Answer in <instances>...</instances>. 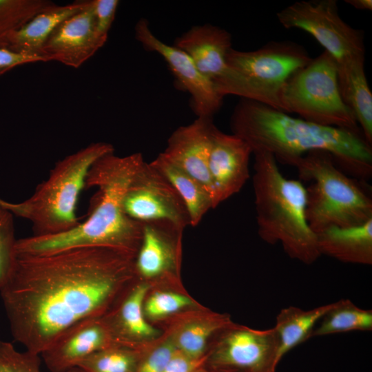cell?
<instances>
[{"label":"cell","instance_id":"cell-25","mask_svg":"<svg viewBox=\"0 0 372 372\" xmlns=\"http://www.w3.org/2000/svg\"><path fill=\"white\" fill-rule=\"evenodd\" d=\"M136 363L132 351L113 345L88 356L76 367L83 372H136Z\"/></svg>","mask_w":372,"mask_h":372},{"label":"cell","instance_id":"cell-1","mask_svg":"<svg viewBox=\"0 0 372 372\" xmlns=\"http://www.w3.org/2000/svg\"><path fill=\"white\" fill-rule=\"evenodd\" d=\"M135 254L87 247L30 256L15 254L0 289L12 336L41 355L65 330L101 316L132 276Z\"/></svg>","mask_w":372,"mask_h":372},{"label":"cell","instance_id":"cell-37","mask_svg":"<svg viewBox=\"0 0 372 372\" xmlns=\"http://www.w3.org/2000/svg\"><path fill=\"white\" fill-rule=\"evenodd\" d=\"M66 372H83V371L79 367H74L67 371Z\"/></svg>","mask_w":372,"mask_h":372},{"label":"cell","instance_id":"cell-30","mask_svg":"<svg viewBox=\"0 0 372 372\" xmlns=\"http://www.w3.org/2000/svg\"><path fill=\"white\" fill-rule=\"evenodd\" d=\"M192 303L188 297L182 294L156 292L145 302L144 312L150 318H157L174 313Z\"/></svg>","mask_w":372,"mask_h":372},{"label":"cell","instance_id":"cell-24","mask_svg":"<svg viewBox=\"0 0 372 372\" xmlns=\"http://www.w3.org/2000/svg\"><path fill=\"white\" fill-rule=\"evenodd\" d=\"M313 329L311 337L354 331H371L372 311L357 307L348 299L333 302L332 308Z\"/></svg>","mask_w":372,"mask_h":372},{"label":"cell","instance_id":"cell-20","mask_svg":"<svg viewBox=\"0 0 372 372\" xmlns=\"http://www.w3.org/2000/svg\"><path fill=\"white\" fill-rule=\"evenodd\" d=\"M316 235L320 255L345 263L372 264V218L360 225L330 227Z\"/></svg>","mask_w":372,"mask_h":372},{"label":"cell","instance_id":"cell-34","mask_svg":"<svg viewBox=\"0 0 372 372\" xmlns=\"http://www.w3.org/2000/svg\"><path fill=\"white\" fill-rule=\"evenodd\" d=\"M205 358L193 359L176 351L168 361L163 372H194Z\"/></svg>","mask_w":372,"mask_h":372},{"label":"cell","instance_id":"cell-39","mask_svg":"<svg viewBox=\"0 0 372 372\" xmlns=\"http://www.w3.org/2000/svg\"><path fill=\"white\" fill-rule=\"evenodd\" d=\"M223 372H226V371H223Z\"/></svg>","mask_w":372,"mask_h":372},{"label":"cell","instance_id":"cell-4","mask_svg":"<svg viewBox=\"0 0 372 372\" xmlns=\"http://www.w3.org/2000/svg\"><path fill=\"white\" fill-rule=\"evenodd\" d=\"M254 154L252 185L260 237L268 244L280 243L291 258L313 264L321 255L307 220L306 187L285 178L270 153Z\"/></svg>","mask_w":372,"mask_h":372},{"label":"cell","instance_id":"cell-6","mask_svg":"<svg viewBox=\"0 0 372 372\" xmlns=\"http://www.w3.org/2000/svg\"><path fill=\"white\" fill-rule=\"evenodd\" d=\"M114 151L110 143H93L59 161L31 196L17 203L14 214L31 223L32 236L54 235L72 229L80 223L77 203L85 188L90 169L99 158Z\"/></svg>","mask_w":372,"mask_h":372},{"label":"cell","instance_id":"cell-35","mask_svg":"<svg viewBox=\"0 0 372 372\" xmlns=\"http://www.w3.org/2000/svg\"><path fill=\"white\" fill-rule=\"evenodd\" d=\"M345 2L358 10H372L371 0H346Z\"/></svg>","mask_w":372,"mask_h":372},{"label":"cell","instance_id":"cell-38","mask_svg":"<svg viewBox=\"0 0 372 372\" xmlns=\"http://www.w3.org/2000/svg\"><path fill=\"white\" fill-rule=\"evenodd\" d=\"M194 372H203V371H194Z\"/></svg>","mask_w":372,"mask_h":372},{"label":"cell","instance_id":"cell-22","mask_svg":"<svg viewBox=\"0 0 372 372\" xmlns=\"http://www.w3.org/2000/svg\"><path fill=\"white\" fill-rule=\"evenodd\" d=\"M333 306V302L309 310L296 307L281 309L273 327L279 339L278 362L289 351L311 337L314 327Z\"/></svg>","mask_w":372,"mask_h":372},{"label":"cell","instance_id":"cell-14","mask_svg":"<svg viewBox=\"0 0 372 372\" xmlns=\"http://www.w3.org/2000/svg\"><path fill=\"white\" fill-rule=\"evenodd\" d=\"M249 145L241 138L214 127L208 161L213 206L238 193L249 178Z\"/></svg>","mask_w":372,"mask_h":372},{"label":"cell","instance_id":"cell-8","mask_svg":"<svg viewBox=\"0 0 372 372\" xmlns=\"http://www.w3.org/2000/svg\"><path fill=\"white\" fill-rule=\"evenodd\" d=\"M283 112L320 125L361 130L351 110L344 102L338 68L326 51L296 72L280 94Z\"/></svg>","mask_w":372,"mask_h":372},{"label":"cell","instance_id":"cell-18","mask_svg":"<svg viewBox=\"0 0 372 372\" xmlns=\"http://www.w3.org/2000/svg\"><path fill=\"white\" fill-rule=\"evenodd\" d=\"M142 224V239L135 256L134 268L145 278H154L176 267L183 229L165 221Z\"/></svg>","mask_w":372,"mask_h":372},{"label":"cell","instance_id":"cell-5","mask_svg":"<svg viewBox=\"0 0 372 372\" xmlns=\"http://www.w3.org/2000/svg\"><path fill=\"white\" fill-rule=\"evenodd\" d=\"M306 187V217L317 234L330 227L360 225L372 218V200L358 179L349 177L325 151L310 152L292 160Z\"/></svg>","mask_w":372,"mask_h":372},{"label":"cell","instance_id":"cell-31","mask_svg":"<svg viewBox=\"0 0 372 372\" xmlns=\"http://www.w3.org/2000/svg\"><path fill=\"white\" fill-rule=\"evenodd\" d=\"M95 25L99 35L107 39L108 32L114 21L119 1L117 0H92Z\"/></svg>","mask_w":372,"mask_h":372},{"label":"cell","instance_id":"cell-28","mask_svg":"<svg viewBox=\"0 0 372 372\" xmlns=\"http://www.w3.org/2000/svg\"><path fill=\"white\" fill-rule=\"evenodd\" d=\"M220 322L195 323L187 326L178 339L180 351L193 359L201 358L207 342L211 335L223 327Z\"/></svg>","mask_w":372,"mask_h":372},{"label":"cell","instance_id":"cell-17","mask_svg":"<svg viewBox=\"0 0 372 372\" xmlns=\"http://www.w3.org/2000/svg\"><path fill=\"white\" fill-rule=\"evenodd\" d=\"M174 46L192 58L199 72L214 87L227 71L226 57L231 48V37L217 26L196 25L177 38Z\"/></svg>","mask_w":372,"mask_h":372},{"label":"cell","instance_id":"cell-7","mask_svg":"<svg viewBox=\"0 0 372 372\" xmlns=\"http://www.w3.org/2000/svg\"><path fill=\"white\" fill-rule=\"evenodd\" d=\"M291 41H269L254 51L229 50L227 70L216 85L223 97L233 94L282 112L281 92L287 81L312 60Z\"/></svg>","mask_w":372,"mask_h":372},{"label":"cell","instance_id":"cell-33","mask_svg":"<svg viewBox=\"0 0 372 372\" xmlns=\"http://www.w3.org/2000/svg\"><path fill=\"white\" fill-rule=\"evenodd\" d=\"M39 61L46 60L39 55L17 52L0 47V76L17 66Z\"/></svg>","mask_w":372,"mask_h":372},{"label":"cell","instance_id":"cell-36","mask_svg":"<svg viewBox=\"0 0 372 372\" xmlns=\"http://www.w3.org/2000/svg\"><path fill=\"white\" fill-rule=\"evenodd\" d=\"M0 205L8 208L13 214L16 210L17 203H11L0 198Z\"/></svg>","mask_w":372,"mask_h":372},{"label":"cell","instance_id":"cell-27","mask_svg":"<svg viewBox=\"0 0 372 372\" xmlns=\"http://www.w3.org/2000/svg\"><path fill=\"white\" fill-rule=\"evenodd\" d=\"M13 213L0 205V289L7 282L15 260Z\"/></svg>","mask_w":372,"mask_h":372},{"label":"cell","instance_id":"cell-10","mask_svg":"<svg viewBox=\"0 0 372 372\" xmlns=\"http://www.w3.org/2000/svg\"><path fill=\"white\" fill-rule=\"evenodd\" d=\"M123 207L130 218L141 223L165 221L182 229L190 225L179 194L158 170L145 161L125 192Z\"/></svg>","mask_w":372,"mask_h":372},{"label":"cell","instance_id":"cell-15","mask_svg":"<svg viewBox=\"0 0 372 372\" xmlns=\"http://www.w3.org/2000/svg\"><path fill=\"white\" fill-rule=\"evenodd\" d=\"M113 345L117 344L101 315L72 325L41 355L50 372H66L92 354Z\"/></svg>","mask_w":372,"mask_h":372},{"label":"cell","instance_id":"cell-21","mask_svg":"<svg viewBox=\"0 0 372 372\" xmlns=\"http://www.w3.org/2000/svg\"><path fill=\"white\" fill-rule=\"evenodd\" d=\"M150 163L167 179L180 196L187 209L190 225H198L207 211L214 208L211 197L206 189L163 152Z\"/></svg>","mask_w":372,"mask_h":372},{"label":"cell","instance_id":"cell-12","mask_svg":"<svg viewBox=\"0 0 372 372\" xmlns=\"http://www.w3.org/2000/svg\"><path fill=\"white\" fill-rule=\"evenodd\" d=\"M135 37L144 48L158 53L167 62L177 81L190 94L192 107L198 117L213 118L220 108L223 97L199 72L192 58L177 47L158 39L152 32L145 19L136 23Z\"/></svg>","mask_w":372,"mask_h":372},{"label":"cell","instance_id":"cell-26","mask_svg":"<svg viewBox=\"0 0 372 372\" xmlns=\"http://www.w3.org/2000/svg\"><path fill=\"white\" fill-rule=\"evenodd\" d=\"M54 3L49 0H0V37Z\"/></svg>","mask_w":372,"mask_h":372},{"label":"cell","instance_id":"cell-16","mask_svg":"<svg viewBox=\"0 0 372 372\" xmlns=\"http://www.w3.org/2000/svg\"><path fill=\"white\" fill-rule=\"evenodd\" d=\"M215 127L213 118L198 117L191 124L176 129L169 136L163 152L200 183L211 196L212 202L213 187L208 161Z\"/></svg>","mask_w":372,"mask_h":372},{"label":"cell","instance_id":"cell-3","mask_svg":"<svg viewBox=\"0 0 372 372\" xmlns=\"http://www.w3.org/2000/svg\"><path fill=\"white\" fill-rule=\"evenodd\" d=\"M144 162L141 153L121 157L113 152L99 158L85 181V188L96 187L99 191L89 217L64 233L17 240L15 253L42 256L74 248L105 247L136 254L142 239L143 224L125 214L123 200Z\"/></svg>","mask_w":372,"mask_h":372},{"label":"cell","instance_id":"cell-11","mask_svg":"<svg viewBox=\"0 0 372 372\" xmlns=\"http://www.w3.org/2000/svg\"><path fill=\"white\" fill-rule=\"evenodd\" d=\"M279 339L273 327L254 330L247 327L230 329L217 346L212 360L226 372H275Z\"/></svg>","mask_w":372,"mask_h":372},{"label":"cell","instance_id":"cell-9","mask_svg":"<svg viewBox=\"0 0 372 372\" xmlns=\"http://www.w3.org/2000/svg\"><path fill=\"white\" fill-rule=\"evenodd\" d=\"M286 29L310 34L335 60L342 78L364 68V34L342 19L335 0L297 1L276 13Z\"/></svg>","mask_w":372,"mask_h":372},{"label":"cell","instance_id":"cell-13","mask_svg":"<svg viewBox=\"0 0 372 372\" xmlns=\"http://www.w3.org/2000/svg\"><path fill=\"white\" fill-rule=\"evenodd\" d=\"M98 33L92 0L87 5L61 22L45 41L41 56L46 61H55L78 68L103 45Z\"/></svg>","mask_w":372,"mask_h":372},{"label":"cell","instance_id":"cell-29","mask_svg":"<svg viewBox=\"0 0 372 372\" xmlns=\"http://www.w3.org/2000/svg\"><path fill=\"white\" fill-rule=\"evenodd\" d=\"M0 372H41L39 355L20 352L10 342L0 341Z\"/></svg>","mask_w":372,"mask_h":372},{"label":"cell","instance_id":"cell-2","mask_svg":"<svg viewBox=\"0 0 372 372\" xmlns=\"http://www.w3.org/2000/svg\"><path fill=\"white\" fill-rule=\"evenodd\" d=\"M230 126L252 154L270 153L276 161L289 165L310 152L322 150L355 178L364 181L372 176V145L361 130L320 125L245 99L235 107Z\"/></svg>","mask_w":372,"mask_h":372},{"label":"cell","instance_id":"cell-19","mask_svg":"<svg viewBox=\"0 0 372 372\" xmlns=\"http://www.w3.org/2000/svg\"><path fill=\"white\" fill-rule=\"evenodd\" d=\"M87 3L88 0L75 1L65 5L54 3L34 15L19 28L1 37L0 47L41 56L43 44L54 29L66 18L85 8Z\"/></svg>","mask_w":372,"mask_h":372},{"label":"cell","instance_id":"cell-23","mask_svg":"<svg viewBox=\"0 0 372 372\" xmlns=\"http://www.w3.org/2000/svg\"><path fill=\"white\" fill-rule=\"evenodd\" d=\"M148 285L138 284L125 297L115 316L105 318L116 344L118 339L146 338L154 336L157 331L145 320L143 302Z\"/></svg>","mask_w":372,"mask_h":372},{"label":"cell","instance_id":"cell-32","mask_svg":"<svg viewBox=\"0 0 372 372\" xmlns=\"http://www.w3.org/2000/svg\"><path fill=\"white\" fill-rule=\"evenodd\" d=\"M175 351L174 347L169 343L160 346L142 362L136 372H163Z\"/></svg>","mask_w":372,"mask_h":372}]
</instances>
